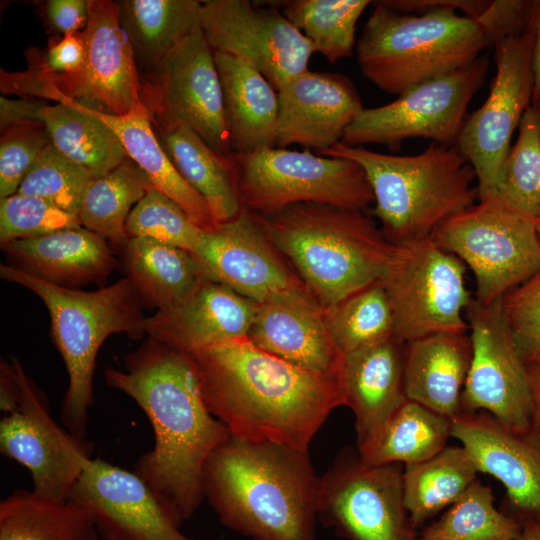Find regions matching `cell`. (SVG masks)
<instances>
[{
	"label": "cell",
	"instance_id": "6da1fadb",
	"mask_svg": "<svg viewBox=\"0 0 540 540\" xmlns=\"http://www.w3.org/2000/svg\"><path fill=\"white\" fill-rule=\"evenodd\" d=\"M106 384L130 398L149 419L154 445L134 465L165 507L181 522L201 505L204 465L232 436L209 411L188 354L152 338L107 367Z\"/></svg>",
	"mask_w": 540,
	"mask_h": 540
},
{
	"label": "cell",
	"instance_id": "7a4b0ae2",
	"mask_svg": "<svg viewBox=\"0 0 540 540\" xmlns=\"http://www.w3.org/2000/svg\"><path fill=\"white\" fill-rule=\"evenodd\" d=\"M186 354L209 411L236 439L309 451L332 411L346 406L342 378L298 368L247 337Z\"/></svg>",
	"mask_w": 540,
	"mask_h": 540
},
{
	"label": "cell",
	"instance_id": "3957f363",
	"mask_svg": "<svg viewBox=\"0 0 540 540\" xmlns=\"http://www.w3.org/2000/svg\"><path fill=\"white\" fill-rule=\"evenodd\" d=\"M319 487L309 451L267 441L231 437L202 473L219 521L252 540H315Z\"/></svg>",
	"mask_w": 540,
	"mask_h": 540
},
{
	"label": "cell",
	"instance_id": "277c9868",
	"mask_svg": "<svg viewBox=\"0 0 540 540\" xmlns=\"http://www.w3.org/2000/svg\"><path fill=\"white\" fill-rule=\"evenodd\" d=\"M257 215L272 244L323 308L379 281L395 251L362 211L300 203Z\"/></svg>",
	"mask_w": 540,
	"mask_h": 540
},
{
	"label": "cell",
	"instance_id": "5b68a950",
	"mask_svg": "<svg viewBox=\"0 0 540 540\" xmlns=\"http://www.w3.org/2000/svg\"><path fill=\"white\" fill-rule=\"evenodd\" d=\"M358 163L371 185L372 214L394 245L431 237L449 218L475 204V171L456 145L432 142L416 155H391L341 142L316 153Z\"/></svg>",
	"mask_w": 540,
	"mask_h": 540
},
{
	"label": "cell",
	"instance_id": "8992f818",
	"mask_svg": "<svg viewBox=\"0 0 540 540\" xmlns=\"http://www.w3.org/2000/svg\"><path fill=\"white\" fill-rule=\"evenodd\" d=\"M0 276L31 290L46 305L51 337L68 374L60 421L75 438L87 440L97 353L112 334L124 333L132 339L143 337L146 317L142 297L128 277L86 292L54 285L15 265L1 263Z\"/></svg>",
	"mask_w": 540,
	"mask_h": 540
},
{
	"label": "cell",
	"instance_id": "52a82bcc",
	"mask_svg": "<svg viewBox=\"0 0 540 540\" xmlns=\"http://www.w3.org/2000/svg\"><path fill=\"white\" fill-rule=\"evenodd\" d=\"M373 3L356 44L357 63L362 75L386 93L399 96L462 68L491 45L476 20L453 8L408 14Z\"/></svg>",
	"mask_w": 540,
	"mask_h": 540
},
{
	"label": "cell",
	"instance_id": "ba28073f",
	"mask_svg": "<svg viewBox=\"0 0 540 540\" xmlns=\"http://www.w3.org/2000/svg\"><path fill=\"white\" fill-rule=\"evenodd\" d=\"M536 222L488 194L443 222L431 238L472 270L476 299L490 303L540 272Z\"/></svg>",
	"mask_w": 540,
	"mask_h": 540
},
{
	"label": "cell",
	"instance_id": "9c48e42d",
	"mask_svg": "<svg viewBox=\"0 0 540 540\" xmlns=\"http://www.w3.org/2000/svg\"><path fill=\"white\" fill-rule=\"evenodd\" d=\"M232 156L243 207L259 215L300 203L362 211L374 202L365 171L349 159L279 147Z\"/></svg>",
	"mask_w": 540,
	"mask_h": 540
},
{
	"label": "cell",
	"instance_id": "30bf717a",
	"mask_svg": "<svg viewBox=\"0 0 540 540\" xmlns=\"http://www.w3.org/2000/svg\"><path fill=\"white\" fill-rule=\"evenodd\" d=\"M89 19L82 31L86 56L71 75H42L1 70V90L38 97L52 91L85 106L122 115L142 104L141 76L130 41L120 25L116 1L88 0Z\"/></svg>",
	"mask_w": 540,
	"mask_h": 540
},
{
	"label": "cell",
	"instance_id": "8fae6325",
	"mask_svg": "<svg viewBox=\"0 0 540 540\" xmlns=\"http://www.w3.org/2000/svg\"><path fill=\"white\" fill-rule=\"evenodd\" d=\"M466 265L431 237L395 245L379 280L394 318V336L403 343L440 332L467 333L464 317L472 298Z\"/></svg>",
	"mask_w": 540,
	"mask_h": 540
},
{
	"label": "cell",
	"instance_id": "7c38bea8",
	"mask_svg": "<svg viewBox=\"0 0 540 540\" xmlns=\"http://www.w3.org/2000/svg\"><path fill=\"white\" fill-rule=\"evenodd\" d=\"M489 68L486 56L446 75L412 87L386 105L364 108L347 127L341 143L387 146L396 152L410 138L456 145L473 96Z\"/></svg>",
	"mask_w": 540,
	"mask_h": 540
},
{
	"label": "cell",
	"instance_id": "4fadbf2b",
	"mask_svg": "<svg viewBox=\"0 0 540 540\" xmlns=\"http://www.w3.org/2000/svg\"><path fill=\"white\" fill-rule=\"evenodd\" d=\"M9 363L13 387L0 401V451L30 471L33 492L66 500L81 474L83 460L92 457L93 446L57 424L50 415L47 398L21 362L11 356Z\"/></svg>",
	"mask_w": 540,
	"mask_h": 540
},
{
	"label": "cell",
	"instance_id": "5bb4252c",
	"mask_svg": "<svg viewBox=\"0 0 540 540\" xmlns=\"http://www.w3.org/2000/svg\"><path fill=\"white\" fill-rule=\"evenodd\" d=\"M402 464L368 465L343 448L320 476L318 517L348 540H418L404 505Z\"/></svg>",
	"mask_w": 540,
	"mask_h": 540
},
{
	"label": "cell",
	"instance_id": "9a60e30c",
	"mask_svg": "<svg viewBox=\"0 0 540 540\" xmlns=\"http://www.w3.org/2000/svg\"><path fill=\"white\" fill-rule=\"evenodd\" d=\"M141 86L152 124L185 126L216 152L233 154L214 51L202 30L185 38L152 74L142 77Z\"/></svg>",
	"mask_w": 540,
	"mask_h": 540
},
{
	"label": "cell",
	"instance_id": "2e32d148",
	"mask_svg": "<svg viewBox=\"0 0 540 540\" xmlns=\"http://www.w3.org/2000/svg\"><path fill=\"white\" fill-rule=\"evenodd\" d=\"M472 358L461 395V412L482 410L507 427H533V398L527 364L502 308L473 299L465 310Z\"/></svg>",
	"mask_w": 540,
	"mask_h": 540
},
{
	"label": "cell",
	"instance_id": "e0dca14e",
	"mask_svg": "<svg viewBox=\"0 0 540 540\" xmlns=\"http://www.w3.org/2000/svg\"><path fill=\"white\" fill-rule=\"evenodd\" d=\"M496 74L484 104L468 116L456 146L473 167L478 198L494 190L511 138L532 105V28L493 43Z\"/></svg>",
	"mask_w": 540,
	"mask_h": 540
},
{
	"label": "cell",
	"instance_id": "ac0fdd59",
	"mask_svg": "<svg viewBox=\"0 0 540 540\" xmlns=\"http://www.w3.org/2000/svg\"><path fill=\"white\" fill-rule=\"evenodd\" d=\"M202 33L213 51L239 57L278 91L308 70L314 48L277 9L249 0H206Z\"/></svg>",
	"mask_w": 540,
	"mask_h": 540
},
{
	"label": "cell",
	"instance_id": "d6986e66",
	"mask_svg": "<svg viewBox=\"0 0 540 540\" xmlns=\"http://www.w3.org/2000/svg\"><path fill=\"white\" fill-rule=\"evenodd\" d=\"M91 515L102 540H194L134 471L86 457L67 498Z\"/></svg>",
	"mask_w": 540,
	"mask_h": 540
},
{
	"label": "cell",
	"instance_id": "ffe728a7",
	"mask_svg": "<svg viewBox=\"0 0 540 540\" xmlns=\"http://www.w3.org/2000/svg\"><path fill=\"white\" fill-rule=\"evenodd\" d=\"M258 215L243 207L233 220L205 229L193 256L206 279L257 303L304 286L285 264Z\"/></svg>",
	"mask_w": 540,
	"mask_h": 540
},
{
	"label": "cell",
	"instance_id": "44dd1931",
	"mask_svg": "<svg viewBox=\"0 0 540 540\" xmlns=\"http://www.w3.org/2000/svg\"><path fill=\"white\" fill-rule=\"evenodd\" d=\"M459 440L478 472L506 489L508 515L520 522L540 520V428L511 429L486 412H461L452 419Z\"/></svg>",
	"mask_w": 540,
	"mask_h": 540
},
{
	"label": "cell",
	"instance_id": "7402d4cb",
	"mask_svg": "<svg viewBox=\"0 0 540 540\" xmlns=\"http://www.w3.org/2000/svg\"><path fill=\"white\" fill-rule=\"evenodd\" d=\"M247 338L298 368L342 378L344 354L331 336L324 308L304 286L279 291L258 303Z\"/></svg>",
	"mask_w": 540,
	"mask_h": 540
},
{
	"label": "cell",
	"instance_id": "603a6c76",
	"mask_svg": "<svg viewBox=\"0 0 540 540\" xmlns=\"http://www.w3.org/2000/svg\"><path fill=\"white\" fill-rule=\"evenodd\" d=\"M275 147L300 145L318 153L340 142L364 109L353 82L345 75L313 72L293 77L278 91Z\"/></svg>",
	"mask_w": 540,
	"mask_h": 540
},
{
	"label": "cell",
	"instance_id": "cb8c5ba5",
	"mask_svg": "<svg viewBox=\"0 0 540 540\" xmlns=\"http://www.w3.org/2000/svg\"><path fill=\"white\" fill-rule=\"evenodd\" d=\"M258 303L204 279L179 305L145 319L149 338L184 353L247 337Z\"/></svg>",
	"mask_w": 540,
	"mask_h": 540
},
{
	"label": "cell",
	"instance_id": "d4e9b609",
	"mask_svg": "<svg viewBox=\"0 0 540 540\" xmlns=\"http://www.w3.org/2000/svg\"><path fill=\"white\" fill-rule=\"evenodd\" d=\"M15 265L54 285L75 289L106 279L116 265L108 242L80 226L2 245Z\"/></svg>",
	"mask_w": 540,
	"mask_h": 540
},
{
	"label": "cell",
	"instance_id": "484cf974",
	"mask_svg": "<svg viewBox=\"0 0 540 540\" xmlns=\"http://www.w3.org/2000/svg\"><path fill=\"white\" fill-rule=\"evenodd\" d=\"M404 347L393 336L344 355L342 383L355 416L357 445L407 400Z\"/></svg>",
	"mask_w": 540,
	"mask_h": 540
},
{
	"label": "cell",
	"instance_id": "4316f807",
	"mask_svg": "<svg viewBox=\"0 0 540 540\" xmlns=\"http://www.w3.org/2000/svg\"><path fill=\"white\" fill-rule=\"evenodd\" d=\"M472 358L466 333L440 332L405 343L404 389L407 399L454 419Z\"/></svg>",
	"mask_w": 540,
	"mask_h": 540
},
{
	"label": "cell",
	"instance_id": "83f0119b",
	"mask_svg": "<svg viewBox=\"0 0 540 540\" xmlns=\"http://www.w3.org/2000/svg\"><path fill=\"white\" fill-rule=\"evenodd\" d=\"M224 97L232 153L275 147L279 97L277 90L251 64L214 51Z\"/></svg>",
	"mask_w": 540,
	"mask_h": 540
},
{
	"label": "cell",
	"instance_id": "f1b7e54d",
	"mask_svg": "<svg viewBox=\"0 0 540 540\" xmlns=\"http://www.w3.org/2000/svg\"><path fill=\"white\" fill-rule=\"evenodd\" d=\"M152 126L177 171L206 202L216 225L235 219L243 204L233 156L216 152L185 126Z\"/></svg>",
	"mask_w": 540,
	"mask_h": 540
},
{
	"label": "cell",
	"instance_id": "f546056e",
	"mask_svg": "<svg viewBox=\"0 0 540 540\" xmlns=\"http://www.w3.org/2000/svg\"><path fill=\"white\" fill-rule=\"evenodd\" d=\"M78 104L113 130L127 157L145 172L153 187L176 202L196 225L202 229L217 226L204 199L185 181L165 153L143 104L122 115Z\"/></svg>",
	"mask_w": 540,
	"mask_h": 540
},
{
	"label": "cell",
	"instance_id": "4dcf8cb0",
	"mask_svg": "<svg viewBox=\"0 0 540 540\" xmlns=\"http://www.w3.org/2000/svg\"><path fill=\"white\" fill-rule=\"evenodd\" d=\"M116 3L119 22L130 41L141 78L152 74L185 38L202 30V1L120 0Z\"/></svg>",
	"mask_w": 540,
	"mask_h": 540
},
{
	"label": "cell",
	"instance_id": "1f68e13d",
	"mask_svg": "<svg viewBox=\"0 0 540 540\" xmlns=\"http://www.w3.org/2000/svg\"><path fill=\"white\" fill-rule=\"evenodd\" d=\"M38 98L56 102L45 104L40 117L51 144L67 159L93 176H100L127 158L113 130L81 108L78 102L52 91L43 92Z\"/></svg>",
	"mask_w": 540,
	"mask_h": 540
},
{
	"label": "cell",
	"instance_id": "d6a6232c",
	"mask_svg": "<svg viewBox=\"0 0 540 540\" xmlns=\"http://www.w3.org/2000/svg\"><path fill=\"white\" fill-rule=\"evenodd\" d=\"M452 419L407 399L385 422L357 445L368 465L414 464L446 447Z\"/></svg>",
	"mask_w": 540,
	"mask_h": 540
},
{
	"label": "cell",
	"instance_id": "836d02e7",
	"mask_svg": "<svg viewBox=\"0 0 540 540\" xmlns=\"http://www.w3.org/2000/svg\"><path fill=\"white\" fill-rule=\"evenodd\" d=\"M124 263L143 301L157 311L179 305L206 279L192 253L148 238L128 240Z\"/></svg>",
	"mask_w": 540,
	"mask_h": 540
},
{
	"label": "cell",
	"instance_id": "e575fe53",
	"mask_svg": "<svg viewBox=\"0 0 540 540\" xmlns=\"http://www.w3.org/2000/svg\"><path fill=\"white\" fill-rule=\"evenodd\" d=\"M90 513L71 500L16 490L0 503V540H99Z\"/></svg>",
	"mask_w": 540,
	"mask_h": 540
},
{
	"label": "cell",
	"instance_id": "d590c367",
	"mask_svg": "<svg viewBox=\"0 0 540 540\" xmlns=\"http://www.w3.org/2000/svg\"><path fill=\"white\" fill-rule=\"evenodd\" d=\"M478 470L463 446H446L432 458L404 465V505L417 529L455 503L477 480Z\"/></svg>",
	"mask_w": 540,
	"mask_h": 540
},
{
	"label": "cell",
	"instance_id": "8d00e7d4",
	"mask_svg": "<svg viewBox=\"0 0 540 540\" xmlns=\"http://www.w3.org/2000/svg\"><path fill=\"white\" fill-rule=\"evenodd\" d=\"M152 187L145 172L127 157L113 170L91 179L77 215L80 225L124 248L129 240L127 218Z\"/></svg>",
	"mask_w": 540,
	"mask_h": 540
},
{
	"label": "cell",
	"instance_id": "74e56055",
	"mask_svg": "<svg viewBox=\"0 0 540 540\" xmlns=\"http://www.w3.org/2000/svg\"><path fill=\"white\" fill-rule=\"evenodd\" d=\"M284 16L328 62L350 57L355 46L356 24L368 0L283 1Z\"/></svg>",
	"mask_w": 540,
	"mask_h": 540
},
{
	"label": "cell",
	"instance_id": "f35d334b",
	"mask_svg": "<svg viewBox=\"0 0 540 540\" xmlns=\"http://www.w3.org/2000/svg\"><path fill=\"white\" fill-rule=\"evenodd\" d=\"M492 489L478 479L418 540H517L522 524L494 505Z\"/></svg>",
	"mask_w": 540,
	"mask_h": 540
},
{
	"label": "cell",
	"instance_id": "ab89813d",
	"mask_svg": "<svg viewBox=\"0 0 540 540\" xmlns=\"http://www.w3.org/2000/svg\"><path fill=\"white\" fill-rule=\"evenodd\" d=\"M324 310L331 336L344 355L394 336L392 308L380 281Z\"/></svg>",
	"mask_w": 540,
	"mask_h": 540
},
{
	"label": "cell",
	"instance_id": "60d3db41",
	"mask_svg": "<svg viewBox=\"0 0 540 540\" xmlns=\"http://www.w3.org/2000/svg\"><path fill=\"white\" fill-rule=\"evenodd\" d=\"M496 180L495 194L507 205L538 220L540 218V118L531 105L518 126Z\"/></svg>",
	"mask_w": 540,
	"mask_h": 540
},
{
	"label": "cell",
	"instance_id": "b9f144b4",
	"mask_svg": "<svg viewBox=\"0 0 540 540\" xmlns=\"http://www.w3.org/2000/svg\"><path fill=\"white\" fill-rule=\"evenodd\" d=\"M128 239L148 238L190 253L200 242L202 229L172 199L150 188L130 212L126 225Z\"/></svg>",
	"mask_w": 540,
	"mask_h": 540
},
{
	"label": "cell",
	"instance_id": "7bdbcfd3",
	"mask_svg": "<svg viewBox=\"0 0 540 540\" xmlns=\"http://www.w3.org/2000/svg\"><path fill=\"white\" fill-rule=\"evenodd\" d=\"M93 177L50 143L40 153L16 193L40 197L77 216L83 195Z\"/></svg>",
	"mask_w": 540,
	"mask_h": 540
},
{
	"label": "cell",
	"instance_id": "ee69618b",
	"mask_svg": "<svg viewBox=\"0 0 540 540\" xmlns=\"http://www.w3.org/2000/svg\"><path fill=\"white\" fill-rule=\"evenodd\" d=\"M80 226L77 216L40 197L15 193L0 200L1 246Z\"/></svg>",
	"mask_w": 540,
	"mask_h": 540
},
{
	"label": "cell",
	"instance_id": "f6af8a7d",
	"mask_svg": "<svg viewBox=\"0 0 540 540\" xmlns=\"http://www.w3.org/2000/svg\"><path fill=\"white\" fill-rule=\"evenodd\" d=\"M4 132L0 141V199L17 192L40 153L51 143L42 124L14 126Z\"/></svg>",
	"mask_w": 540,
	"mask_h": 540
},
{
	"label": "cell",
	"instance_id": "bcb514c9",
	"mask_svg": "<svg viewBox=\"0 0 540 540\" xmlns=\"http://www.w3.org/2000/svg\"><path fill=\"white\" fill-rule=\"evenodd\" d=\"M502 308L526 364L540 361V272L502 297Z\"/></svg>",
	"mask_w": 540,
	"mask_h": 540
},
{
	"label": "cell",
	"instance_id": "7dc6e473",
	"mask_svg": "<svg viewBox=\"0 0 540 540\" xmlns=\"http://www.w3.org/2000/svg\"><path fill=\"white\" fill-rule=\"evenodd\" d=\"M536 1H489L483 13L474 20L483 28L493 45L495 41L503 37L531 29Z\"/></svg>",
	"mask_w": 540,
	"mask_h": 540
},
{
	"label": "cell",
	"instance_id": "c3c4849f",
	"mask_svg": "<svg viewBox=\"0 0 540 540\" xmlns=\"http://www.w3.org/2000/svg\"><path fill=\"white\" fill-rule=\"evenodd\" d=\"M86 56L82 31L61 36L45 53H28L27 71L42 75H71L79 72Z\"/></svg>",
	"mask_w": 540,
	"mask_h": 540
},
{
	"label": "cell",
	"instance_id": "681fc988",
	"mask_svg": "<svg viewBox=\"0 0 540 540\" xmlns=\"http://www.w3.org/2000/svg\"><path fill=\"white\" fill-rule=\"evenodd\" d=\"M44 16L51 30L62 36L85 29L89 19L88 0H48Z\"/></svg>",
	"mask_w": 540,
	"mask_h": 540
},
{
	"label": "cell",
	"instance_id": "f907efd6",
	"mask_svg": "<svg viewBox=\"0 0 540 540\" xmlns=\"http://www.w3.org/2000/svg\"><path fill=\"white\" fill-rule=\"evenodd\" d=\"M387 7L408 14H422L438 8L461 10L466 16L476 19L488 6L489 1L481 0H384Z\"/></svg>",
	"mask_w": 540,
	"mask_h": 540
},
{
	"label": "cell",
	"instance_id": "816d5d0a",
	"mask_svg": "<svg viewBox=\"0 0 540 540\" xmlns=\"http://www.w3.org/2000/svg\"><path fill=\"white\" fill-rule=\"evenodd\" d=\"M45 103L27 98L0 97L1 131L14 126L42 124L40 110ZM43 125V124H42Z\"/></svg>",
	"mask_w": 540,
	"mask_h": 540
},
{
	"label": "cell",
	"instance_id": "f5cc1de1",
	"mask_svg": "<svg viewBox=\"0 0 540 540\" xmlns=\"http://www.w3.org/2000/svg\"><path fill=\"white\" fill-rule=\"evenodd\" d=\"M531 28L533 31L532 70L534 78L532 104L540 98V0L536 1Z\"/></svg>",
	"mask_w": 540,
	"mask_h": 540
},
{
	"label": "cell",
	"instance_id": "db71d44e",
	"mask_svg": "<svg viewBox=\"0 0 540 540\" xmlns=\"http://www.w3.org/2000/svg\"><path fill=\"white\" fill-rule=\"evenodd\" d=\"M533 398V419L540 428V361L527 364Z\"/></svg>",
	"mask_w": 540,
	"mask_h": 540
},
{
	"label": "cell",
	"instance_id": "11a10c76",
	"mask_svg": "<svg viewBox=\"0 0 540 540\" xmlns=\"http://www.w3.org/2000/svg\"><path fill=\"white\" fill-rule=\"evenodd\" d=\"M521 524L522 531L517 540H540V520L527 519Z\"/></svg>",
	"mask_w": 540,
	"mask_h": 540
},
{
	"label": "cell",
	"instance_id": "9f6ffc18",
	"mask_svg": "<svg viewBox=\"0 0 540 540\" xmlns=\"http://www.w3.org/2000/svg\"><path fill=\"white\" fill-rule=\"evenodd\" d=\"M532 105H533V106L535 107V109L537 110L538 115H539V118H540V98H539L534 104H532Z\"/></svg>",
	"mask_w": 540,
	"mask_h": 540
},
{
	"label": "cell",
	"instance_id": "6f0895ef",
	"mask_svg": "<svg viewBox=\"0 0 540 540\" xmlns=\"http://www.w3.org/2000/svg\"><path fill=\"white\" fill-rule=\"evenodd\" d=\"M536 228H537V233H538V236H539V239H540V218L536 222Z\"/></svg>",
	"mask_w": 540,
	"mask_h": 540
}]
</instances>
